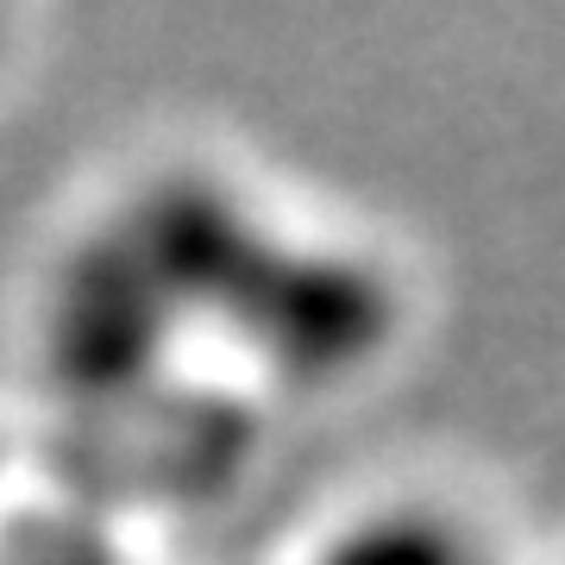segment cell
Returning <instances> with one entry per match:
<instances>
[{
    "mask_svg": "<svg viewBox=\"0 0 565 565\" xmlns=\"http://www.w3.org/2000/svg\"><path fill=\"white\" fill-rule=\"evenodd\" d=\"M226 321L282 371L333 377V371H352L390 333V289L359 258L289 252L264 239L226 302Z\"/></svg>",
    "mask_w": 565,
    "mask_h": 565,
    "instance_id": "cell-1",
    "label": "cell"
},
{
    "mask_svg": "<svg viewBox=\"0 0 565 565\" xmlns=\"http://www.w3.org/2000/svg\"><path fill=\"white\" fill-rule=\"evenodd\" d=\"M0 565H120V553L88 527L44 522V527H25L20 541L0 553Z\"/></svg>",
    "mask_w": 565,
    "mask_h": 565,
    "instance_id": "cell-3",
    "label": "cell"
},
{
    "mask_svg": "<svg viewBox=\"0 0 565 565\" xmlns=\"http://www.w3.org/2000/svg\"><path fill=\"white\" fill-rule=\"evenodd\" d=\"M321 565H490L478 541L434 509H384L345 527Z\"/></svg>",
    "mask_w": 565,
    "mask_h": 565,
    "instance_id": "cell-2",
    "label": "cell"
}]
</instances>
